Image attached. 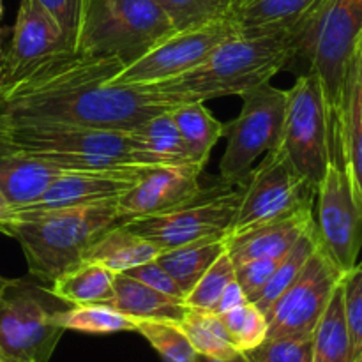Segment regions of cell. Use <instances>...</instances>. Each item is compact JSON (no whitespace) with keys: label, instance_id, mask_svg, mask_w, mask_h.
Instances as JSON below:
<instances>
[{"label":"cell","instance_id":"obj_1","mask_svg":"<svg viewBox=\"0 0 362 362\" xmlns=\"http://www.w3.org/2000/svg\"><path fill=\"white\" fill-rule=\"evenodd\" d=\"M126 66L119 57L64 49L35 60L0 83V122H64L133 131L172 110L141 85L112 78Z\"/></svg>","mask_w":362,"mask_h":362},{"label":"cell","instance_id":"obj_2","mask_svg":"<svg viewBox=\"0 0 362 362\" xmlns=\"http://www.w3.org/2000/svg\"><path fill=\"white\" fill-rule=\"evenodd\" d=\"M296 57L286 32L265 35L235 34L219 42L200 64L158 83L141 85L168 106L207 103L243 95L279 73Z\"/></svg>","mask_w":362,"mask_h":362},{"label":"cell","instance_id":"obj_3","mask_svg":"<svg viewBox=\"0 0 362 362\" xmlns=\"http://www.w3.org/2000/svg\"><path fill=\"white\" fill-rule=\"evenodd\" d=\"M117 202L52 211H13L0 225V232L20 243L30 276L52 285L59 276L81 264L85 251L103 233L122 225Z\"/></svg>","mask_w":362,"mask_h":362},{"label":"cell","instance_id":"obj_4","mask_svg":"<svg viewBox=\"0 0 362 362\" xmlns=\"http://www.w3.org/2000/svg\"><path fill=\"white\" fill-rule=\"evenodd\" d=\"M0 148L80 172L148 166L131 131L81 124L0 122Z\"/></svg>","mask_w":362,"mask_h":362},{"label":"cell","instance_id":"obj_5","mask_svg":"<svg viewBox=\"0 0 362 362\" xmlns=\"http://www.w3.org/2000/svg\"><path fill=\"white\" fill-rule=\"evenodd\" d=\"M361 35L362 0H318L299 27L290 32L296 57H303L310 64V71L320 80L327 103L332 145L346 69Z\"/></svg>","mask_w":362,"mask_h":362},{"label":"cell","instance_id":"obj_6","mask_svg":"<svg viewBox=\"0 0 362 362\" xmlns=\"http://www.w3.org/2000/svg\"><path fill=\"white\" fill-rule=\"evenodd\" d=\"M67 303L35 279H9L0 290V359L9 362H49L66 331L55 313Z\"/></svg>","mask_w":362,"mask_h":362},{"label":"cell","instance_id":"obj_7","mask_svg":"<svg viewBox=\"0 0 362 362\" xmlns=\"http://www.w3.org/2000/svg\"><path fill=\"white\" fill-rule=\"evenodd\" d=\"M172 30L154 0H87L78 49L129 64Z\"/></svg>","mask_w":362,"mask_h":362},{"label":"cell","instance_id":"obj_8","mask_svg":"<svg viewBox=\"0 0 362 362\" xmlns=\"http://www.w3.org/2000/svg\"><path fill=\"white\" fill-rule=\"evenodd\" d=\"M244 184H219L204 189L187 204L165 214L131 219L122 223L131 232L154 244L159 251H170L202 239L228 237L243 198Z\"/></svg>","mask_w":362,"mask_h":362},{"label":"cell","instance_id":"obj_9","mask_svg":"<svg viewBox=\"0 0 362 362\" xmlns=\"http://www.w3.org/2000/svg\"><path fill=\"white\" fill-rule=\"evenodd\" d=\"M279 148L317 191L336 156L327 103L313 71L297 78L293 87L286 90Z\"/></svg>","mask_w":362,"mask_h":362},{"label":"cell","instance_id":"obj_10","mask_svg":"<svg viewBox=\"0 0 362 362\" xmlns=\"http://www.w3.org/2000/svg\"><path fill=\"white\" fill-rule=\"evenodd\" d=\"M243 110L228 126V145L219 163L221 180L244 184L253 170V163L264 152L279 147L285 119L286 90L269 81L244 92Z\"/></svg>","mask_w":362,"mask_h":362},{"label":"cell","instance_id":"obj_11","mask_svg":"<svg viewBox=\"0 0 362 362\" xmlns=\"http://www.w3.org/2000/svg\"><path fill=\"white\" fill-rule=\"evenodd\" d=\"M315 194L317 191L288 156L279 147L272 148L244 182L243 198L228 237L281 219L304 207H313Z\"/></svg>","mask_w":362,"mask_h":362},{"label":"cell","instance_id":"obj_12","mask_svg":"<svg viewBox=\"0 0 362 362\" xmlns=\"http://www.w3.org/2000/svg\"><path fill=\"white\" fill-rule=\"evenodd\" d=\"M235 34L237 27L232 16L172 30L138 59L126 64L112 78V85H151L179 76L200 64L219 42Z\"/></svg>","mask_w":362,"mask_h":362},{"label":"cell","instance_id":"obj_13","mask_svg":"<svg viewBox=\"0 0 362 362\" xmlns=\"http://www.w3.org/2000/svg\"><path fill=\"white\" fill-rule=\"evenodd\" d=\"M341 278L343 272L318 243L303 272L265 313L267 338H311Z\"/></svg>","mask_w":362,"mask_h":362},{"label":"cell","instance_id":"obj_14","mask_svg":"<svg viewBox=\"0 0 362 362\" xmlns=\"http://www.w3.org/2000/svg\"><path fill=\"white\" fill-rule=\"evenodd\" d=\"M317 197L318 243L345 274L357 264L362 247V207L345 168L336 158L325 170Z\"/></svg>","mask_w":362,"mask_h":362},{"label":"cell","instance_id":"obj_15","mask_svg":"<svg viewBox=\"0 0 362 362\" xmlns=\"http://www.w3.org/2000/svg\"><path fill=\"white\" fill-rule=\"evenodd\" d=\"M204 166H147L136 184L119 198L122 223L175 211L193 200L202 191L200 173Z\"/></svg>","mask_w":362,"mask_h":362},{"label":"cell","instance_id":"obj_16","mask_svg":"<svg viewBox=\"0 0 362 362\" xmlns=\"http://www.w3.org/2000/svg\"><path fill=\"white\" fill-rule=\"evenodd\" d=\"M147 166H131L117 170H71L60 175L41 198L13 211H52V209L80 207L119 200L136 184L141 170Z\"/></svg>","mask_w":362,"mask_h":362},{"label":"cell","instance_id":"obj_17","mask_svg":"<svg viewBox=\"0 0 362 362\" xmlns=\"http://www.w3.org/2000/svg\"><path fill=\"white\" fill-rule=\"evenodd\" d=\"M64 49L71 48L57 21L39 6L37 0H21L9 49L6 52L0 83L13 78L35 60Z\"/></svg>","mask_w":362,"mask_h":362},{"label":"cell","instance_id":"obj_18","mask_svg":"<svg viewBox=\"0 0 362 362\" xmlns=\"http://www.w3.org/2000/svg\"><path fill=\"white\" fill-rule=\"evenodd\" d=\"M334 151L362 207V35L346 69Z\"/></svg>","mask_w":362,"mask_h":362},{"label":"cell","instance_id":"obj_19","mask_svg":"<svg viewBox=\"0 0 362 362\" xmlns=\"http://www.w3.org/2000/svg\"><path fill=\"white\" fill-rule=\"evenodd\" d=\"M315 223L313 207H304L281 219L226 237V253L233 265L265 257H283Z\"/></svg>","mask_w":362,"mask_h":362},{"label":"cell","instance_id":"obj_20","mask_svg":"<svg viewBox=\"0 0 362 362\" xmlns=\"http://www.w3.org/2000/svg\"><path fill=\"white\" fill-rule=\"evenodd\" d=\"M57 163L45 161L23 152L0 148V193L13 209L32 204L64 173Z\"/></svg>","mask_w":362,"mask_h":362},{"label":"cell","instance_id":"obj_21","mask_svg":"<svg viewBox=\"0 0 362 362\" xmlns=\"http://www.w3.org/2000/svg\"><path fill=\"white\" fill-rule=\"evenodd\" d=\"M317 4L318 0H235L230 16L237 34H290Z\"/></svg>","mask_w":362,"mask_h":362},{"label":"cell","instance_id":"obj_22","mask_svg":"<svg viewBox=\"0 0 362 362\" xmlns=\"http://www.w3.org/2000/svg\"><path fill=\"white\" fill-rule=\"evenodd\" d=\"M99 304H105L133 320L180 322L187 311L184 300L158 292L127 274L115 276L112 296Z\"/></svg>","mask_w":362,"mask_h":362},{"label":"cell","instance_id":"obj_23","mask_svg":"<svg viewBox=\"0 0 362 362\" xmlns=\"http://www.w3.org/2000/svg\"><path fill=\"white\" fill-rule=\"evenodd\" d=\"M161 251L140 237L131 232L126 225H117L103 233L83 255V260L88 264L101 265L115 274L129 271L141 264L158 258Z\"/></svg>","mask_w":362,"mask_h":362},{"label":"cell","instance_id":"obj_24","mask_svg":"<svg viewBox=\"0 0 362 362\" xmlns=\"http://www.w3.org/2000/svg\"><path fill=\"white\" fill-rule=\"evenodd\" d=\"M148 166L197 165L170 110L159 112L131 131Z\"/></svg>","mask_w":362,"mask_h":362},{"label":"cell","instance_id":"obj_25","mask_svg":"<svg viewBox=\"0 0 362 362\" xmlns=\"http://www.w3.org/2000/svg\"><path fill=\"white\" fill-rule=\"evenodd\" d=\"M226 251V237L202 239L158 255L156 262L175 279L184 293H189L202 276Z\"/></svg>","mask_w":362,"mask_h":362},{"label":"cell","instance_id":"obj_26","mask_svg":"<svg viewBox=\"0 0 362 362\" xmlns=\"http://www.w3.org/2000/svg\"><path fill=\"white\" fill-rule=\"evenodd\" d=\"M177 129L182 134L197 165L205 166L212 148L225 134V124L207 110L205 103H187L170 110Z\"/></svg>","mask_w":362,"mask_h":362},{"label":"cell","instance_id":"obj_27","mask_svg":"<svg viewBox=\"0 0 362 362\" xmlns=\"http://www.w3.org/2000/svg\"><path fill=\"white\" fill-rule=\"evenodd\" d=\"M115 272L101 267V265L81 262L71 271L52 283L53 296L67 303L69 306L76 304H95L108 299L113 292Z\"/></svg>","mask_w":362,"mask_h":362},{"label":"cell","instance_id":"obj_28","mask_svg":"<svg viewBox=\"0 0 362 362\" xmlns=\"http://www.w3.org/2000/svg\"><path fill=\"white\" fill-rule=\"evenodd\" d=\"M311 362H352V346L343 310L341 283L332 293L327 310L322 315L313 332Z\"/></svg>","mask_w":362,"mask_h":362},{"label":"cell","instance_id":"obj_29","mask_svg":"<svg viewBox=\"0 0 362 362\" xmlns=\"http://www.w3.org/2000/svg\"><path fill=\"white\" fill-rule=\"evenodd\" d=\"M318 247V232H317V223L310 226L303 235L297 239V243L290 247L288 253L281 258L278 269L272 274V278L269 279L267 285L253 297L251 303L262 311V313H267L269 308L274 304V300L292 285L297 279V276L303 272L304 265L308 264L311 255L315 253V250Z\"/></svg>","mask_w":362,"mask_h":362},{"label":"cell","instance_id":"obj_30","mask_svg":"<svg viewBox=\"0 0 362 362\" xmlns=\"http://www.w3.org/2000/svg\"><path fill=\"white\" fill-rule=\"evenodd\" d=\"M55 324L64 331H78L85 334H113L136 332V322L105 304H76L55 313Z\"/></svg>","mask_w":362,"mask_h":362},{"label":"cell","instance_id":"obj_31","mask_svg":"<svg viewBox=\"0 0 362 362\" xmlns=\"http://www.w3.org/2000/svg\"><path fill=\"white\" fill-rule=\"evenodd\" d=\"M177 324L182 329L197 354L219 357V359H228L237 354H243L233 346L221 318L212 311L187 308L184 318Z\"/></svg>","mask_w":362,"mask_h":362},{"label":"cell","instance_id":"obj_32","mask_svg":"<svg viewBox=\"0 0 362 362\" xmlns=\"http://www.w3.org/2000/svg\"><path fill=\"white\" fill-rule=\"evenodd\" d=\"M218 317L221 318L223 325L228 332L230 341L239 352H250L267 339V318L251 300L244 303L243 306L226 311V313L218 315Z\"/></svg>","mask_w":362,"mask_h":362},{"label":"cell","instance_id":"obj_33","mask_svg":"<svg viewBox=\"0 0 362 362\" xmlns=\"http://www.w3.org/2000/svg\"><path fill=\"white\" fill-rule=\"evenodd\" d=\"M140 332L165 362H191L194 350L177 322L134 320Z\"/></svg>","mask_w":362,"mask_h":362},{"label":"cell","instance_id":"obj_34","mask_svg":"<svg viewBox=\"0 0 362 362\" xmlns=\"http://www.w3.org/2000/svg\"><path fill=\"white\" fill-rule=\"evenodd\" d=\"M154 2L168 16L175 30L230 16L233 7L232 0H154Z\"/></svg>","mask_w":362,"mask_h":362},{"label":"cell","instance_id":"obj_35","mask_svg":"<svg viewBox=\"0 0 362 362\" xmlns=\"http://www.w3.org/2000/svg\"><path fill=\"white\" fill-rule=\"evenodd\" d=\"M235 279V265H233L230 255L223 253L214 264L209 267L200 278V281L193 286L189 293L186 296L184 303L187 308L202 311H212L218 299L221 297L223 290L228 286L230 281Z\"/></svg>","mask_w":362,"mask_h":362},{"label":"cell","instance_id":"obj_36","mask_svg":"<svg viewBox=\"0 0 362 362\" xmlns=\"http://www.w3.org/2000/svg\"><path fill=\"white\" fill-rule=\"evenodd\" d=\"M341 292L354 362L362 352V262L343 274Z\"/></svg>","mask_w":362,"mask_h":362},{"label":"cell","instance_id":"obj_37","mask_svg":"<svg viewBox=\"0 0 362 362\" xmlns=\"http://www.w3.org/2000/svg\"><path fill=\"white\" fill-rule=\"evenodd\" d=\"M250 362H311L313 336L311 338H267L257 349L246 352Z\"/></svg>","mask_w":362,"mask_h":362},{"label":"cell","instance_id":"obj_38","mask_svg":"<svg viewBox=\"0 0 362 362\" xmlns=\"http://www.w3.org/2000/svg\"><path fill=\"white\" fill-rule=\"evenodd\" d=\"M39 6L57 21L71 49H78L87 0H37Z\"/></svg>","mask_w":362,"mask_h":362},{"label":"cell","instance_id":"obj_39","mask_svg":"<svg viewBox=\"0 0 362 362\" xmlns=\"http://www.w3.org/2000/svg\"><path fill=\"white\" fill-rule=\"evenodd\" d=\"M283 257L255 258V260L235 265V279L243 286L247 299L253 300V297L267 285V281L272 278Z\"/></svg>","mask_w":362,"mask_h":362},{"label":"cell","instance_id":"obj_40","mask_svg":"<svg viewBox=\"0 0 362 362\" xmlns=\"http://www.w3.org/2000/svg\"><path fill=\"white\" fill-rule=\"evenodd\" d=\"M122 274L131 276V278L138 279V281L145 283L147 286H151V288L158 290V292L161 293H166V296H172L180 300L186 299V293L180 290V286L177 285L175 279L156 262V258L154 260L147 262V264H141L138 265V267L129 269V271L122 272Z\"/></svg>","mask_w":362,"mask_h":362},{"label":"cell","instance_id":"obj_41","mask_svg":"<svg viewBox=\"0 0 362 362\" xmlns=\"http://www.w3.org/2000/svg\"><path fill=\"white\" fill-rule=\"evenodd\" d=\"M247 300L250 299H247V296L244 293L243 286L237 283V279H233V281H230L228 286L223 290L221 297L218 299L216 306L212 308V313L223 315V313H226V311L233 310V308L243 306V304L247 303Z\"/></svg>","mask_w":362,"mask_h":362},{"label":"cell","instance_id":"obj_42","mask_svg":"<svg viewBox=\"0 0 362 362\" xmlns=\"http://www.w3.org/2000/svg\"><path fill=\"white\" fill-rule=\"evenodd\" d=\"M191 362H250V361H247L246 354H237V356L228 357V359H219V357L204 356V354H194L193 361Z\"/></svg>","mask_w":362,"mask_h":362},{"label":"cell","instance_id":"obj_43","mask_svg":"<svg viewBox=\"0 0 362 362\" xmlns=\"http://www.w3.org/2000/svg\"><path fill=\"white\" fill-rule=\"evenodd\" d=\"M11 212H13V207L7 204V200L4 198V194L0 193V225H2V223H6L7 219L11 218Z\"/></svg>","mask_w":362,"mask_h":362},{"label":"cell","instance_id":"obj_44","mask_svg":"<svg viewBox=\"0 0 362 362\" xmlns=\"http://www.w3.org/2000/svg\"><path fill=\"white\" fill-rule=\"evenodd\" d=\"M4 64H6V52L2 48V30H0V80L4 74Z\"/></svg>","mask_w":362,"mask_h":362},{"label":"cell","instance_id":"obj_45","mask_svg":"<svg viewBox=\"0 0 362 362\" xmlns=\"http://www.w3.org/2000/svg\"><path fill=\"white\" fill-rule=\"evenodd\" d=\"M7 281H9V279H7V278H4V276H0V290H2L4 286L7 285Z\"/></svg>","mask_w":362,"mask_h":362},{"label":"cell","instance_id":"obj_46","mask_svg":"<svg viewBox=\"0 0 362 362\" xmlns=\"http://www.w3.org/2000/svg\"><path fill=\"white\" fill-rule=\"evenodd\" d=\"M4 16V0H0V21H2Z\"/></svg>","mask_w":362,"mask_h":362},{"label":"cell","instance_id":"obj_47","mask_svg":"<svg viewBox=\"0 0 362 362\" xmlns=\"http://www.w3.org/2000/svg\"><path fill=\"white\" fill-rule=\"evenodd\" d=\"M354 362H362V352L359 354V356L356 357V361H354Z\"/></svg>","mask_w":362,"mask_h":362},{"label":"cell","instance_id":"obj_48","mask_svg":"<svg viewBox=\"0 0 362 362\" xmlns=\"http://www.w3.org/2000/svg\"><path fill=\"white\" fill-rule=\"evenodd\" d=\"M0 362H9V361H2V359H0Z\"/></svg>","mask_w":362,"mask_h":362},{"label":"cell","instance_id":"obj_49","mask_svg":"<svg viewBox=\"0 0 362 362\" xmlns=\"http://www.w3.org/2000/svg\"><path fill=\"white\" fill-rule=\"evenodd\" d=\"M232 2H233V4H235V0H232Z\"/></svg>","mask_w":362,"mask_h":362}]
</instances>
